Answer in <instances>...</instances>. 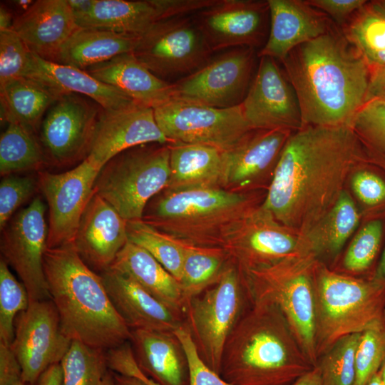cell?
<instances>
[{
    "mask_svg": "<svg viewBox=\"0 0 385 385\" xmlns=\"http://www.w3.org/2000/svg\"><path fill=\"white\" fill-rule=\"evenodd\" d=\"M372 73L385 68V15L368 1L340 27Z\"/></svg>",
    "mask_w": 385,
    "mask_h": 385,
    "instance_id": "cell-35",
    "label": "cell"
},
{
    "mask_svg": "<svg viewBox=\"0 0 385 385\" xmlns=\"http://www.w3.org/2000/svg\"><path fill=\"white\" fill-rule=\"evenodd\" d=\"M242 113L253 129H287L302 127L295 91L277 61L268 56L260 62L247 93L240 104Z\"/></svg>",
    "mask_w": 385,
    "mask_h": 385,
    "instance_id": "cell-19",
    "label": "cell"
},
{
    "mask_svg": "<svg viewBox=\"0 0 385 385\" xmlns=\"http://www.w3.org/2000/svg\"><path fill=\"white\" fill-rule=\"evenodd\" d=\"M169 143H148L121 152L101 169L94 191L127 221L142 220L150 200L168 186Z\"/></svg>",
    "mask_w": 385,
    "mask_h": 385,
    "instance_id": "cell-8",
    "label": "cell"
},
{
    "mask_svg": "<svg viewBox=\"0 0 385 385\" xmlns=\"http://www.w3.org/2000/svg\"><path fill=\"white\" fill-rule=\"evenodd\" d=\"M255 205L248 192L165 189L148 203L142 220L185 245L221 247L224 231Z\"/></svg>",
    "mask_w": 385,
    "mask_h": 385,
    "instance_id": "cell-5",
    "label": "cell"
},
{
    "mask_svg": "<svg viewBox=\"0 0 385 385\" xmlns=\"http://www.w3.org/2000/svg\"><path fill=\"white\" fill-rule=\"evenodd\" d=\"M351 178V188L356 197L367 205L385 200V182L374 173L357 170Z\"/></svg>",
    "mask_w": 385,
    "mask_h": 385,
    "instance_id": "cell-48",
    "label": "cell"
},
{
    "mask_svg": "<svg viewBox=\"0 0 385 385\" xmlns=\"http://www.w3.org/2000/svg\"><path fill=\"white\" fill-rule=\"evenodd\" d=\"M270 31L267 41L257 56L279 61L302 43L325 34L337 26L324 13L307 0H267Z\"/></svg>",
    "mask_w": 385,
    "mask_h": 385,
    "instance_id": "cell-24",
    "label": "cell"
},
{
    "mask_svg": "<svg viewBox=\"0 0 385 385\" xmlns=\"http://www.w3.org/2000/svg\"><path fill=\"white\" fill-rule=\"evenodd\" d=\"M359 222V214L349 192L342 193L324 220L303 237L307 250L320 262L335 259Z\"/></svg>",
    "mask_w": 385,
    "mask_h": 385,
    "instance_id": "cell-34",
    "label": "cell"
},
{
    "mask_svg": "<svg viewBox=\"0 0 385 385\" xmlns=\"http://www.w3.org/2000/svg\"><path fill=\"white\" fill-rule=\"evenodd\" d=\"M314 295L317 361L339 339L385 327V280L339 274L317 260Z\"/></svg>",
    "mask_w": 385,
    "mask_h": 385,
    "instance_id": "cell-6",
    "label": "cell"
},
{
    "mask_svg": "<svg viewBox=\"0 0 385 385\" xmlns=\"http://www.w3.org/2000/svg\"><path fill=\"white\" fill-rule=\"evenodd\" d=\"M14 23L12 14L4 4L0 6V30L12 28Z\"/></svg>",
    "mask_w": 385,
    "mask_h": 385,
    "instance_id": "cell-56",
    "label": "cell"
},
{
    "mask_svg": "<svg viewBox=\"0 0 385 385\" xmlns=\"http://www.w3.org/2000/svg\"><path fill=\"white\" fill-rule=\"evenodd\" d=\"M365 160L349 125H307L288 138L261 206L301 237L335 206Z\"/></svg>",
    "mask_w": 385,
    "mask_h": 385,
    "instance_id": "cell-1",
    "label": "cell"
},
{
    "mask_svg": "<svg viewBox=\"0 0 385 385\" xmlns=\"http://www.w3.org/2000/svg\"><path fill=\"white\" fill-rule=\"evenodd\" d=\"M140 37L108 30L78 27L54 62L85 70L120 54L133 52Z\"/></svg>",
    "mask_w": 385,
    "mask_h": 385,
    "instance_id": "cell-32",
    "label": "cell"
},
{
    "mask_svg": "<svg viewBox=\"0 0 385 385\" xmlns=\"http://www.w3.org/2000/svg\"><path fill=\"white\" fill-rule=\"evenodd\" d=\"M373 277L377 279L385 280V248Z\"/></svg>",
    "mask_w": 385,
    "mask_h": 385,
    "instance_id": "cell-58",
    "label": "cell"
},
{
    "mask_svg": "<svg viewBox=\"0 0 385 385\" xmlns=\"http://www.w3.org/2000/svg\"><path fill=\"white\" fill-rule=\"evenodd\" d=\"M99 385H120L116 379L115 372L111 369L106 373Z\"/></svg>",
    "mask_w": 385,
    "mask_h": 385,
    "instance_id": "cell-59",
    "label": "cell"
},
{
    "mask_svg": "<svg viewBox=\"0 0 385 385\" xmlns=\"http://www.w3.org/2000/svg\"><path fill=\"white\" fill-rule=\"evenodd\" d=\"M101 169L86 158L63 173L38 172V187L48 207L47 248L73 244Z\"/></svg>",
    "mask_w": 385,
    "mask_h": 385,
    "instance_id": "cell-16",
    "label": "cell"
},
{
    "mask_svg": "<svg viewBox=\"0 0 385 385\" xmlns=\"http://www.w3.org/2000/svg\"><path fill=\"white\" fill-rule=\"evenodd\" d=\"M366 385H384L379 371L371 379Z\"/></svg>",
    "mask_w": 385,
    "mask_h": 385,
    "instance_id": "cell-62",
    "label": "cell"
},
{
    "mask_svg": "<svg viewBox=\"0 0 385 385\" xmlns=\"http://www.w3.org/2000/svg\"><path fill=\"white\" fill-rule=\"evenodd\" d=\"M35 133L17 123H8L0 136V173L38 170L48 164Z\"/></svg>",
    "mask_w": 385,
    "mask_h": 385,
    "instance_id": "cell-37",
    "label": "cell"
},
{
    "mask_svg": "<svg viewBox=\"0 0 385 385\" xmlns=\"http://www.w3.org/2000/svg\"><path fill=\"white\" fill-rule=\"evenodd\" d=\"M23 77L37 81L61 96L76 93L87 97L106 111L138 104L83 69L43 59L31 51Z\"/></svg>",
    "mask_w": 385,
    "mask_h": 385,
    "instance_id": "cell-27",
    "label": "cell"
},
{
    "mask_svg": "<svg viewBox=\"0 0 385 385\" xmlns=\"http://www.w3.org/2000/svg\"><path fill=\"white\" fill-rule=\"evenodd\" d=\"M115 374L120 385H147L136 377L123 376L116 373Z\"/></svg>",
    "mask_w": 385,
    "mask_h": 385,
    "instance_id": "cell-57",
    "label": "cell"
},
{
    "mask_svg": "<svg viewBox=\"0 0 385 385\" xmlns=\"http://www.w3.org/2000/svg\"><path fill=\"white\" fill-rule=\"evenodd\" d=\"M34 1L31 0H18L14 1V4L20 9H23L24 11H26Z\"/></svg>",
    "mask_w": 385,
    "mask_h": 385,
    "instance_id": "cell-61",
    "label": "cell"
},
{
    "mask_svg": "<svg viewBox=\"0 0 385 385\" xmlns=\"http://www.w3.org/2000/svg\"><path fill=\"white\" fill-rule=\"evenodd\" d=\"M102 111L83 96H61L45 114L41 127L40 143L48 164L63 167L85 160Z\"/></svg>",
    "mask_w": 385,
    "mask_h": 385,
    "instance_id": "cell-13",
    "label": "cell"
},
{
    "mask_svg": "<svg viewBox=\"0 0 385 385\" xmlns=\"http://www.w3.org/2000/svg\"><path fill=\"white\" fill-rule=\"evenodd\" d=\"M370 4L373 8L385 15V0L371 1Z\"/></svg>",
    "mask_w": 385,
    "mask_h": 385,
    "instance_id": "cell-60",
    "label": "cell"
},
{
    "mask_svg": "<svg viewBox=\"0 0 385 385\" xmlns=\"http://www.w3.org/2000/svg\"><path fill=\"white\" fill-rule=\"evenodd\" d=\"M307 1L312 6L327 15L339 28L368 2L365 0H307Z\"/></svg>",
    "mask_w": 385,
    "mask_h": 385,
    "instance_id": "cell-49",
    "label": "cell"
},
{
    "mask_svg": "<svg viewBox=\"0 0 385 385\" xmlns=\"http://www.w3.org/2000/svg\"><path fill=\"white\" fill-rule=\"evenodd\" d=\"M84 71L147 107L154 108L175 97L173 83L157 77L132 52L120 54Z\"/></svg>",
    "mask_w": 385,
    "mask_h": 385,
    "instance_id": "cell-28",
    "label": "cell"
},
{
    "mask_svg": "<svg viewBox=\"0 0 385 385\" xmlns=\"http://www.w3.org/2000/svg\"><path fill=\"white\" fill-rule=\"evenodd\" d=\"M371 99L385 100V68L371 74L366 101Z\"/></svg>",
    "mask_w": 385,
    "mask_h": 385,
    "instance_id": "cell-52",
    "label": "cell"
},
{
    "mask_svg": "<svg viewBox=\"0 0 385 385\" xmlns=\"http://www.w3.org/2000/svg\"><path fill=\"white\" fill-rule=\"evenodd\" d=\"M68 3L75 16L83 14L88 11L93 2V0H67Z\"/></svg>",
    "mask_w": 385,
    "mask_h": 385,
    "instance_id": "cell-55",
    "label": "cell"
},
{
    "mask_svg": "<svg viewBox=\"0 0 385 385\" xmlns=\"http://www.w3.org/2000/svg\"><path fill=\"white\" fill-rule=\"evenodd\" d=\"M257 56L253 48L228 49L197 71L174 82L175 97L218 108L239 106L253 79Z\"/></svg>",
    "mask_w": 385,
    "mask_h": 385,
    "instance_id": "cell-15",
    "label": "cell"
},
{
    "mask_svg": "<svg viewBox=\"0 0 385 385\" xmlns=\"http://www.w3.org/2000/svg\"><path fill=\"white\" fill-rule=\"evenodd\" d=\"M385 359V327L361 333L355 356L354 385H366Z\"/></svg>",
    "mask_w": 385,
    "mask_h": 385,
    "instance_id": "cell-44",
    "label": "cell"
},
{
    "mask_svg": "<svg viewBox=\"0 0 385 385\" xmlns=\"http://www.w3.org/2000/svg\"><path fill=\"white\" fill-rule=\"evenodd\" d=\"M281 63L302 127L349 125L366 102L371 72L339 26L297 46Z\"/></svg>",
    "mask_w": 385,
    "mask_h": 385,
    "instance_id": "cell-2",
    "label": "cell"
},
{
    "mask_svg": "<svg viewBox=\"0 0 385 385\" xmlns=\"http://www.w3.org/2000/svg\"><path fill=\"white\" fill-rule=\"evenodd\" d=\"M38 185L31 176H5L0 183V229L6 226L16 210L29 200Z\"/></svg>",
    "mask_w": 385,
    "mask_h": 385,
    "instance_id": "cell-46",
    "label": "cell"
},
{
    "mask_svg": "<svg viewBox=\"0 0 385 385\" xmlns=\"http://www.w3.org/2000/svg\"><path fill=\"white\" fill-rule=\"evenodd\" d=\"M100 274L112 303L130 330L174 332L185 323L183 317L128 275L111 268Z\"/></svg>",
    "mask_w": 385,
    "mask_h": 385,
    "instance_id": "cell-25",
    "label": "cell"
},
{
    "mask_svg": "<svg viewBox=\"0 0 385 385\" xmlns=\"http://www.w3.org/2000/svg\"><path fill=\"white\" fill-rule=\"evenodd\" d=\"M60 364L63 385H99L109 369L107 351L75 340Z\"/></svg>",
    "mask_w": 385,
    "mask_h": 385,
    "instance_id": "cell-40",
    "label": "cell"
},
{
    "mask_svg": "<svg viewBox=\"0 0 385 385\" xmlns=\"http://www.w3.org/2000/svg\"><path fill=\"white\" fill-rule=\"evenodd\" d=\"M287 129H255L224 152L222 188L247 192L267 174L273 175L281 152L292 133Z\"/></svg>",
    "mask_w": 385,
    "mask_h": 385,
    "instance_id": "cell-22",
    "label": "cell"
},
{
    "mask_svg": "<svg viewBox=\"0 0 385 385\" xmlns=\"http://www.w3.org/2000/svg\"><path fill=\"white\" fill-rule=\"evenodd\" d=\"M43 270L63 333L105 351L130 342L131 330L115 309L100 274L73 244L46 248Z\"/></svg>",
    "mask_w": 385,
    "mask_h": 385,
    "instance_id": "cell-3",
    "label": "cell"
},
{
    "mask_svg": "<svg viewBox=\"0 0 385 385\" xmlns=\"http://www.w3.org/2000/svg\"><path fill=\"white\" fill-rule=\"evenodd\" d=\"M192 16L212 52L262 48L268 37L267 1L217 0Z\"/></svg>",
    "mask_w": 385,
    "mask_h": 385,
    "instance_id": "cell-18",
    "label": "cell"
},
{
    "mask_svg": "<svg viewBox=\"0 0 385 385\" xmlns=\"http://www.w3.org/2000/svg\"><path fill=\"white\" fill-rule=\"evenodd\" d=\"M379 374L384 385H385V359L380 367Z\"/></svg>",
    "mask_w": 385,
    "mask_h": 385,
    "instance_id": "cell-63",
    "label": "cell"
},
{
    "mask_svg": "<svg viewBox=\"0 0 385 385\" xmlns=\"http://www.w3.org/2000/svg\"><path fill=\"white\" fill-rule=\"evenodd\" d=\"M221 247L242 271L309 253L302 237L279 223L261 205L252 206L227 227Z\"/></svg>",
    "mask_w": 385,
    "mask_h": 385,
    "instance_id": "cell-12",
    "label": "cell"
},
{
    "mask_svg": "<svg viewBox=\"0 0 385 385\" xmlns=\"http://www.w3.org/2000/svg\"><path fill=\"white\" fill-rule=\"evenodd\" d=\"M60 96L32 78L9 80L0 85L1 120L19 124L35 133L43 115Z\"/></svg>",
    "mask_w": 385,
    "mask_h": 385,
    "instance_id": "cell-33",
    "label": "cell"
},
{
    "mask_svg": "<svg viewBox=\"0 0 385 385\" xmlns=\"http://www.w3.org/2000/svg\"><path fill=\"white\" fill-rule=\"evenodd\" d=\"M381 235L380 220H372L365 225L355 235L344 256V269L354 274L367 270L378 253Z\"/></svg>",
    "mask_w": 385,
    "mask_h": 385,
    "instance_id": "cell-43",
    "label": "cell"
},
{
    "mask_svg": "<svg viewBox=\"0 0 385 385\" xmlns=\"http://www.w3.org/2000/svg\"><path fill=\"white\" fill-rule=\"evenodd\" d=\"M174 333L181 342L188 359L189 385H232L212 370L202 359L185 323L175 330Z\"/></svg>",
    "mask_w": 385,
    "mask_h": 385,
    "instance_id": "cell-47",
    "label": "cell"
},
{
    "mask_svg": "<svg viewBox=\"0 0 385 385\" xmlns=\"http://www.w3.org/2000/svg\"><path fill=\"white\" fill-rule=\"evenodd\" d=\"M29 293L22 282L12 274L8 264L0 260V343L11 346L15 332V319L29 306Z\"/></svg>",
    "mask_w": 385,
    "mask_h": 385,
    "instance_id": "cell-42",
    "label": "cell"
},
{
    "mask_svg": "<svg viewBox=\"0 0 385 385\" xmlns=\"http://www.w3.org/2000/svg\"><path fill=\"white\" fill-rule=\"evenodd\" d=\"M170 143L158 127L153 108L140 104L115 111H102L88 155L102 167L121 152L148 144Z\"/></svg>",
    "mask_w": 385,
    "mask_h": 385,
    "instance_id": "cell-21",
    "label": "cell"
},
{
    "mask_svg": "<svg viewBox=\"0 0 385 385\" xmlns=\"http://www.w3.org/2000/svg\"><path fill=\"white\" fill-rule=\"evenodd\" d=\"M22 370L11 346L0 343V385L22 382Z\"/></svg>",
    "mask_w": 385,
    "mask_h": 385,
    "instance_id": "cell-51",
    "label": "cell"
},
{
    "mask_svg": "<svg viewBox=\"0 0 385 385\" xmlns=\"http://www.w3.org/2000/svg\"><path fill=\"white\" fill-rule=\"evenodd\" d=\"M78 27L67 0L35 1L12 26L31 52L51 61Z\"/></svg>",
    "mask_w": 385,
    "mask_h": 385,
    "instance_id": "cell-26",
    "label": "cell"
},
{
    "mask_svg": "<svg viewBox=\"0 0 385 385\" xmlns=\"http://www.w3.org/2000/svg\"><path fill=\"white\" fill-rule=\"evenodd\" d=\"M159 78L171 83L205 66L213 53L192 15L163 19L140 37L132 52Z\"/></svg>",
    "mask_w": 385,
    "mask_h": 385,
    "instance_id": "cell-10",
    "label": "cell"
},
{
    "mask_svg": "<svg viewBox=\"0 0 385 385\" xmlns=\"http://www.w3.org/2000/svg\"><path fill=\"white\" fill-rule=\"evenodd\" d=\"M31 51L12 29L0 30V85L23 77Z\"/></svg>",
    "mask_w": 385,
    "mask_h": 385,
    "instance_id": "cell-45",
    "label": "cell"
},
{
    "mask_svg": "<svg viewBox=\"0 0 385 385\" xmlns=\"http://www.w3.org/2000/svg\"><path fill=\"white\" fill-rule=\"evenodd\" d=\"M317 259L299 254L255 269L240 270L251 301L275 305L315 367L314 273Z\"/></svg>",
    "mask_w": 385,
    "mask_h": 385,
    "instance_id": "cell-7",
    "label": "cell"
},
{
    "mask_svg": "<svg viewBox=\"0 0 385 385\" xmlns=\"http://www.w3.org/2000/svg\"><path fill=\"white\" fill-rule=\"evenodd\" d=\"M153 111L158 127L170 143L206 145L227 151L253 130L240 105L218 108L174 97Z\"/></svg>",
    "mask_w": 385,
    "mask_h": 385,
    "instance_id": "cell-11",
    "label": "cell"
},
{
    "mask_svg": "<svg viewBox=\"0 0 385 385\" xmlns=\"http://www.w3.org/2000/svg\"><path fill=\"white\" fill-rule=\"evenodd\" d=\"M314 367L282 312L252 301L226 341L220 376L232 385H292Z\"/></svg>",
    "mask_w": 385,
    "mask_h": 385,
    "instance_id": "cell-4",
    "label": "cell"
},
{
    "mask_svg": "<svg viewBox=\"0 0 385 385\" xmlns=\"http://www.w3.org/2000/svg\"><path fill=\"white\" fill-rule=\"evenodd\" d=\"M361 333L346 335L337 341L317 361L322 385H354L355 356Z\"/></svg>",
    "mask_w": 385,
    "mask_h": 385,
    "instance_id": "cell-41",
    "label": "cell"
},
{
    "mask_svg": "<svg viewBox=\"0 0 385 385\" xmlns=\"http://www.w3.org/2000/svg\"><path fill=\"white\" fill-rule=\"evenodd\" d=\"M110 268L130 277L184 318L186 302L179 282L145 250L128 240Z\"/></svg>",
    "mask_w": 385,
    "mask_h": 385,
    "instance_id": "cell-30",
    "label": "cell"
},
{
    "mask_svg": "<svg viewBox=\"0 0 385 385\" xmlns=\"http://www.w3.org/2000/svg\"><path fill=\"white\" fill-rule=\"evenodd\" d=\"M35 385H63V370L60 363L49 366Z\"/></svg>",
    "mask_w": 385,
    "mask_h": 385,
    "instance_id": "cell-53",
    "label": "cell"
},
{
    "mask_svg": "<svg viewBox=\"0 0 385 385\" xmlns=\"http://www.w3.org/2000/svg\"><path fill=\"white\" fill-rule=\"evenodd\" d=\"M17 385H32V384L24 383V382L22 381V382H21L20 384H19Z\"/></svg>",
    "mask_w": 385,
    "mask_h": 385,
    "instance_id": "cell-64",
    "label": "cell"
},
{
    "mask_svg": "<svg viewBox=\"0 0 385 385\" xmlns=\"http://www.w3.org/2000/svg\"><path fill=\"white\" fill-rule=\"evenodd\" d=\"M292 385H322L319 369L315 366L300 378Z\"/></svg>",
    "mask_w": 385,
    "mask_h": 385,
    "instance_id": "cell-54",
    "label": "cell"
},
{
    "mask_svg": "<svg viewBox=\"0 0 385 385\" xmlns=\"http://www.w3.org/2000/svg\"><path fill=\"white\" fill-rule=\"evenodd\" d=\"M170 178L166 189L222 188L224 152L217 148L169 143Z\"/></svg>",
    "mask_w": 385,
    "mask_h": 385,
    "instance_id": "cell-31",
    "label": "cell"
},
{
    "mask_svg": "<svg viewBox=\"0 0 385 385\" xmlns=\"http://www.w3.org/2000/svg\"><path fill=\"white\" fill-rule=\"evenodd\" d=\"M71 342L61 330L52 300L31 302L15 319L11 345L21 367L23 382L35 385L49 366L61 361Z\"/></svg>",
    "mask_w": 385,
    "mask_h": 385,
    "instance_id": "cell-17",
    "label": "cell"
},
{
    "mask_svg": "<svg viewBox=\"0 0 385 385\" xmlns=\"http://www.w3.org/2000/svg\"><path fill=\"white\" fill-rule=\"evenodd\" d=\"M231 262L222 247L185 245L179 280L185 302L217 282Z\"/></svg>",
    "mask_w": 385,
    "mask_h": 385,
    "instance_id": "cell-36",
    "label": "cell"
},
{
    "mask_svg": "<svg viewBox=\"0 0 385 385\" xmlns=\"http://www.w3.org/2000/svg\"><path fill=\"white\" fill-rule=\"evenodd\" d=\"M1 231V258L16 272L30 302L50 299L43 270L47 248L46 205L39 197L19 211Z\"/></svg>",
    "mask_w": 385,
    "mask_h": 385,
    "instance_id": "cell-14",
    "label": "cell"
},
{
    "mask_svg": "<svg viewBox=\"0 0 385 385\" xmlns=\"http://www.w3.org/2000/svg\"><path fill=\"white\" fill-rule=\"evenodd\" d=\"M205 6V0H93L75 19L78 27L140 37L163 19L193 14Z\"/></svg>",
    "mask_w": 385,
    "mask_h": 385,
    "instance_id": "cell-20",
    "label": "cell"
},
{
    "mask_svg": "<svg viewBox=\"0 0 385 385\" xmlns=\"http://www.w3.org/2000/svg\"><path fill=\"white\" fill-rule=\"evenodd\" d=\"M130 343L140 370L159 385H189L188 359L174 332L133 329Z\"/></svg>",
    "mask_w": 385,
    "mask_h": 385,
    "instance_id": "cell-29",
    "label": "cell"
},
{
    "mask_svg": "<svg viewBox=\"0 0 385 385\" xmlns=\"http://www.w3.org/2000/svg\"><path fill=\"white\" fill-rule=\"evenodd\" d=\"M128 240L148 252L178 282L185 245L159 231L143 220L128 221Z\"/></svg>",
    "mask_w": 385,
    "mask_h": 385,
    "instance_id": "cell-38",
    "label": "cell"
},
{
    "mask_svg": "<svg viewBox=\"0 0 385 385\" xmlns=\"http://www.w3.org/2000/svg\"><path fill=\"white\" fill-rule=\"evenodd\" d=\"M113 369L120 375L136 377L147 385H159L140 370L130 347H123L116 352L113 359Z\"/></svg>",
    "mask_w": 385,
    "mask_h": 385,
    "instance_id": "cell-50",
    "label": "cell"
},
{
    "mask_svg": "<svg viewBox=\"0 0 385 385\" xmlns=\"http://www.w3.org/2000/svg\"><path fill=\"white\" fill-rule=\"evenodd\" d=\"M128 221L95 191L81 217L73 245L95 272L109 269L128 241Z\"/></svg>",
    "mask_w": 385,
    "mask_h": 385,
    "instance_id": "cell-23",
    "label": "cell"
},
{
    "mask_svg": "<svg viewBox=\"0 0 385 385\" xmlns=\"http://www.w3.org/2000/svg\"><path fill=\"white\" fill-rule=\"evenodd\" d=\"M252 301L232 261L220 279L186 303L185 323L204 362L220 374L226 341Z\"/></svg>",
    "mask_w": 385,
    "mask_h": 385,
    "instance_id": "cell-9",
    "label": "cell"
},
{
    "mask_svg": "<svg viewBox=\"0 0 385 385\" xmlns=\"http://www.w3.org/2000/svg\"><path fill=\"white\" fill-rule=\"evenodd\" d=\"M349 126L357 138L365 160L385 168V100L366 101Z\"/></svg>",
    "mask_w": 385,
    "mask_h": 385,
    "instance_id": "cell-39",
    "label": "cell"
}]
</instances>
